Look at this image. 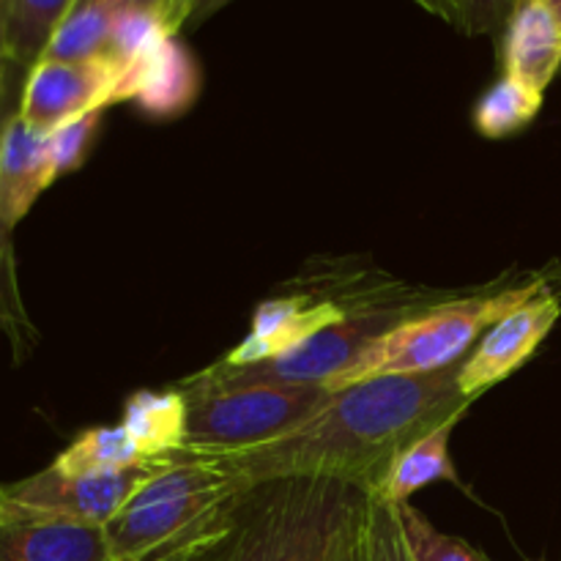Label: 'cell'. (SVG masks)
Wrapping results in <instances>:
<instances>
[{"instance_id": "6da1fadb", "label": "cell", "mask_w": 561, "mask_h": 561, "mask_svg": "<svg viewBox=\"0 0 561 561\" xmlns=\"http://www.w3.org/2000/svg\"><path fill=\"white\" fill-rule=\"evenodd\" d=\"M463 362L427 376H383L345 387L279 442L211 460L244 485L277 477H332L373 491L411 442L469 411L458 387Z\"/></svg>"}, {"instance_id": "7a4b0ae2", "label": "cell", "mask_w": 561, "mask_h": 561, "mask_svg": "<svg viewBox=\"0 0 561 561\" xmlns=\"http://www.w3.org/2000/svg\"><path fill=\"white\" fill-rule=\"evenodd\" d=\"M367 496V488L332 477L255 482L192 561H337Z\"/></svg>"}, {"instance_id": "3957f363", "label": "cell", "mask_w": 561, "mask_h": 561, "mask_svg": "<svg viewBox=\"0 0 561 561\" xmlns=\"http://www.w3.org/2000/svg\"><path fill=\"white\" fill-rule=\"evenodd\" d=\"M244 482L217 460L175 453L104 526L113 561H153L197 553L222 531Z\"/></svg>"}, {"instance_id": "277c9868", "label": "cell", "mask_w": 561, "mask_h": 561, "mask_svg": "<svg viewBox=\"0 0 561 561\" xmlns=\"http://www.w3.org/2000/svg\"><path fill=\"white\" fill-rule=\"evenodd\" d=\"M546 283L515 285L491 296L449 301L438 307H422L389 332L378 334L343 373L323 383L327 392H340L354 383L383 376H427L444 367L460 365L474 351L485 329L535 299Z\"/></svg>"}, {"instance_id": "5b68a950", "label": "cell", "mask_w": 561, "mask_h": 561, "mask_svg": "<svg viewBox=\"0 0 561 561\" xmlns=\"http://www.w3.org/2000/svg\"><path fill=\"white\" fill-rule=\"evenodd\" d=\"M186 398V438L181 453L197 458H225L279 442L305 425L329 400L321 383H241V387H190Z\"/></svg>"}, {"instance_id": "8992f818", "label": "cell", "mask_w": 561, "mask_h": 561, "mask_svg": "<svg viewBox=\"0 0 561 561\" xmlns=\"http://www.w3.org/2000/svg\"><path fill=\"white\" fill-rule=\"evenodd\" d=\"M422 310L420 305H405V307H381V305H365L348 310L343 321L332 323V327L321 329L305 343L296 348L285 351L283 356L261 362V365L233 367L211 365L197 376L184 378L181 383L190 387H241V383H283V387H310V383H327L337 373H343L378 334L389 332Z\"/></svg>"}, {"instance_id": "52a82bcc", "label": "cell", "mask_w": 561, "mask_h": 561, "mask_svg": "<svg viewBox=\"0 0 561 561\" xmlns=\"http://www.w3.org/2000/svg\"><path fill=\"white\" fill-rule=\"evenodd\" d=\"M121 66L113 58L82 60H36L27 69L16 113L38 131H53L66 121L88 113H104L118 104Z\"/></svg>"}, {"instance_id": "ba28073f", "label": "cell", "mask_w": 561, "mask_h": 561, "mask_svg": "<svg viewBox=\"0 0 561 561\" xmlns=\"http://www.w3.org/2000/svg\"><path fill=\"white\" fill-rule=\"evenodd\" d=\"M164 463H142L121 471H91V474H66L53 463L38 474L9 482L5 493L16 504L58 515L77 524L107 526L126 507L137 488Z\"/></svg>"}, {"instance_id": "9c48e42d", "label": "cell", "mask_w": 561, "mask_h": 561, "mask_svg": "<svg viewBox=\"0 0 561 561\" xmlns=\"http://www.w3.org/2000/svg\"><path fill=\"white\" fill-rule=\"evenodd\" d=\"M561 316V301L551 290H540L535 299L526 301L515 312L496 323L480 340L469 359L460 367L458 387L469 403H474L482 392L496 387L499 381L513 376L524 362L531 359L542 340L551 334Z\"/></svg>"}, {"instance_id": "30bf717a", "label": "cell", "mask_w": 561, "mask_h": 561, "mask_svg": "<svg viewBox=\"0 0 561 561\" xmlns=\"http://www.w3.org/2000/svg\"><path fill=\"white\" fill-rule=\"evenodd\" d=\"M0 561H113L104 526L16 504L0 482Z\"/></svg>"}, {"instance_id": "8fae6325", "label": "cell", "mask_w": 561, "mask_h": 561, "mask_svg": "<svg viewBox=\"0 0 561 561\" xmlns=\"http://www.w3.org/2000/svg\"><path fill=\"white\" fill-rule=\"evenodd\" d=\"M348 316L345 307L332 299H310V296H279V299L261 301L252 316V329L219 365L241 367L261 365V362L283 356L296 348L321 329L343 321Z\"/></svg>"}, {"instance_id": "7c38bea8", "label": "cell", "mask_w": 561, "mask_h": 561, "mask_svg": "<svg viewBox=\"0 0 561 561\" xmlns=\"http://www.w3.org/2000/svg\"><path fill=\"white\" fill-rule=\"evenodd\" d=\"M53 181L47 131L33 129L11 110L0 131V239H11V230L27 217Z\"/></svg>"}, {"instance_id": "4fadbf2b", "label": "cell", "mask_w": 561, "mask_h": 561, "mask_svg": "<svg viewBox=\"0 0 561 561\" xmlns=\"http://www.w3.org/2000/svg\"><path fill=\"white\" fill-rule=\"evenodd\" d=\"M201 93V69L179 38H168L153 55L131 69H121L118 104L135 102L148 118L184 115Z\"/></svg>"}, {"instance_id": "5bb4252c", "label": "cell", "mask_w": 561, "mask_h": 561, "mask_svg": "<svg viewBox=\"0 0 561 561\" xmlns=\"http://www.w3.org/2000/svg\"><path fill=\"white\" fill-rule=\"evenodd\" d=\"M504 69L540 93L561 69V22L542 0H515L504 25Z\"/></svg>"}, {"instance_id": "9a60e30c", "label": "cell", "mask_w": 561, "mask_h": 561, "mask_svg": "<svg viewBox=\"0 0 561 561\" xmlns=\"http://www.w3.org/2000/svg\"><path fill=\"white\" fill-rule=\"evenodd\" d=\"M463 420V414H455L444 420L442 425L431 427L425 436L411 442L398 458L389 463L387 474L376 482L373 496L387 504H405L416 491L433 485V482H458L453 460H449V436L455 425Z\"/></svg>"}, {"instance_id": "2e32d148", "label": "cell", "mask_w": 561, "mask_h": 561, "mask_svg": "<svg viewBox=\"0 0 561 561\" xmlns=\"http://www.w3.org/2000/svg\"><path fill=\"white\" fill-rule=\"evenodd\" d=\"M121 425L135 438L146 460L168 463L184 447L186 398L179 389H168V392L142 389L129 398Z\"/></svg>"}, {"instance_id": "e0dca14e", "label": "cell", "mask_w": 561, "mask_h": 561, "mask_svg": "<svg viewBox=\"0 0 561 561\" xmlns=\"http://www.w3.org/2000/svg\"><path fill=\"white\" fill-rule=\"evenodd\" d=\"M115 14H118V3H107V0H77L53 31L42 58L66 60V64L107 58Z\"/></svg>"}, {"instance_id": "ac0fdd59", "label": "cell", "mask_w": 561, "mask_h": 561, "mask_svg": "<svg viewBox=\"0 0 561 561\" xmlns=\"http://www.w3.org/2000/svg\"><path fill=\"white\" fill-rule=\"evenodd\" d=\"M151 463L146 455L140 453L135 438L126 433L124 425L110 427H91V431L80 433L53 466L66 474H91V471H121L131 469V466Z\"/></svg>"}, {"instance_id": "d6986e66", "label": "cell", "mask_w": 561, "mask_h": 561, "mask_svg": "<svg viewBox=\"0 0 561 561\" xmlns=\"http://www.w3.org/2000/svg\"><path fill=\"white\" fill-rule=\"evenodd\" d=\"M77 0H11L3 42L5 60L20 69H31Z\"/></svg>"}, {"instance_id": "ffe728a7", "label": "cell", "mask_w": 561, "mask_h": 561, "mask_svg": "<svg viewBox=\"0 0 561 561\" xmlns=\"http://www.w3.org/2000/svg\"><path fill=\"white\" fill-rule=\"evenodd\" d=\"M542 107V93L504 75L482 93L474 107V126L488 140H502L526 129Z\"/></svg>"}, {"instance_id": "44dd1931", "label": "cell", "mask_w": 561, "mask_h": 561, "mask_svg": "<svg viewBox=\"0 0 561 561\" xmlns=\"http://www.w3.org/2000/svg\"><path fill=\"white\" fill-rule=\"evenodd\" d=\"M175 33L179 31L159 11L146 9V5H118L113 38H110V58L121 69H131L157 53Z\"/></svg>"}, {"instance_id": "7402d4cb", "label": "cell", "mask_w": 561, "mask_h": 561, "mask_svg": "<svg viewBox=\"0 0 561 561\" xmlns=\"http://www.w3.org/2000/svg\"><path fill=\"white\" fill-rule=\"evenodd\" d=\"M400 526H403L405 546L414 561H493L480 548L466 540L438 531L414 504H398Z\"/></svg>"}, {"instance_id": "603a6c76", "label": "cell", "mask_w": 561, "mask_h": 561, "mask_svg": "<svg viewBox=\"0 0 561 561\" xmlns=\"http://www.w3.org/2000/svg\"><path fill=\"white\" fill-rule=\"evenodd\" d=\"M365 561H414L409 546H405L398 507L381 502L373 493L370 502H367Z\"/></svg>"}, {"instance_id": "cb8c5ba5", "label": "cell", "mask_w": 561, "mask_h": 561, "mask_svg": "<svg viewBox=\"0 0 561 561\" xmlns=\"http://www.w3.org/2000/svg\"><path fill=\"white\" fill-rule=\"evenodd\" d=\"M99 124H102V113H88L49 131V157H53L55 179L75 173L85 162L99 135Z\"/></svg>"}, {"instance_id": "d4e9b609", "label": "cell", "mask_w": 561, "mask_h": 561, "mask_svg": "<svg viewBox=\"0 0 561 561\" xmlns=\"http://www.w3.org/2000/svg\"><path fill=\"white\" fill-rule=\"evenodd\" d=\"M9 113L11 110L0 102V131H3V124L5 118H9ZM16 323H22V327L27 329L20 301H16L14 277H11V241L0 239V327L20 332Z\"/></svg>"}, {"instance_id": "484cf974", "label": "cell", "mask_w": 561, "mask_h": 561, "mask_svg": "<svg viewBox=\"0 0 561 561\" xmlns=\"http://www.w3.org/2000/svg\"><path fill=\"white\" fill-rule=\"evenodd\" d=\"M469 5V33H493L499 25H507L515 0H466Z\"/></svg>"}, {"instance_id": "4316f807", "label": "cell", "mask_w": 561, "mask_h": 561, "mask_svg": "<svg viewBox=\"0 0 561 561\" xmlns=\"http://www.w3.org/2000/svg\"><path fill=\"white\" fill-rule=\"evenodd\" d=\"M107 3L118 5H146V9L159 11L170 25L179 31L184 22L195 20L197 9H201V0H107Z\"/></svg>"}, {"instance_id": "83f0119b", "label": "cell", "mask_w": 561, "mask_h": 561, "mask_svg": "<svg viewBox=\"0 0 561 561\" xmlns=\"http://www.w3.org/2000/svg\"><path fill=\"white\" fill-rule=\"evenodd\" d=\"M414 3L436 14L438 20L455 25L458 31L469 33V5H466V0H414Z\"/></svg>"}, {"instance_id": "f1b7e54d", "label": "cell", "mask_w": 561, "mask_h": 561, "mask_svg": "<svg viewBox=\"0 0 561 561\" xmlns=\"http://www.w3.org/2000/svg\"><path fill=\"white\" fill-rule=\"evenodd\" d=\"M367 502H370V496H367ZM365 524H367V504L362 507V513L356 515L354 524L348 526V531H345L337 561H365Z\"/></svg>"}, {"instance_id": "f546056e", "label": "cell", "mask_w": 561, "mask_h": 561, "mask_svg": "<svg viewBox=\"0 0 561 561\" xmlns=\"http://www.w3.org/2000/svg\"><path fill=\"white\" fill-rule=\"evenodd\" d=\"M228 3H233V0H201V9H197V16H195V22L206 20V16H211L214 11L225 9V5H228Z\"/></svg>"}, {"instance_id": "4dcf8cb0", "label": "cell", "mask_w": 561, "mask_h": 561, "mask_svg": "<svg viewBox=\"0 0 561 561\" xmlns=\"http://www.w3.org/2000/svg\"><path fill=\"white\" fill-rule=\"evenodd\" d=\"M9 3H11V0H0V53H3L5 25H9Z\"/></svg>"}, {"instance_id": "1f68e13d", "label": "cell", "mask_w": 561, "mask_h": 561, "mask_svg": "<svg viewBox=\"0 0 561 561\" xmlns=\"http://www.w3.org/2000/svg\"><path fill=\"white\" fill-rule=\"evenodd\" d=\"M5 64H9V60H5V55L0 53V102H3V77H5Z\"/></svg>"}, {"instance_id": "d6a6232c", "label": "cell", "mask_w": 561, "mask_h": 561, "mask_svg": "<svg viewBox=\"0 0 561 561\" xmlns=\"http://www.w3.org/2000/svg\"><path fill=\"white\" fill-rule=\"evenodd\" d=\"M542 3H546L548 9H551L553 14H557V20L561 22V0H542Z\"/></svg>"}, {"instance_id": "836d02e7", "label": "cell", "mask_w": 561, "mask_h": 561, "mask_svg": "<svg viewBox=\"0 0 561 561\" xmlns=\"http://www.w3.org/2000/svg\"><path fill=\"white\" fill-rule=\"evenodd\" d=\"M195 553H175V557H164V559H153V561H192Z\"/></svg>"}]
</instances>
